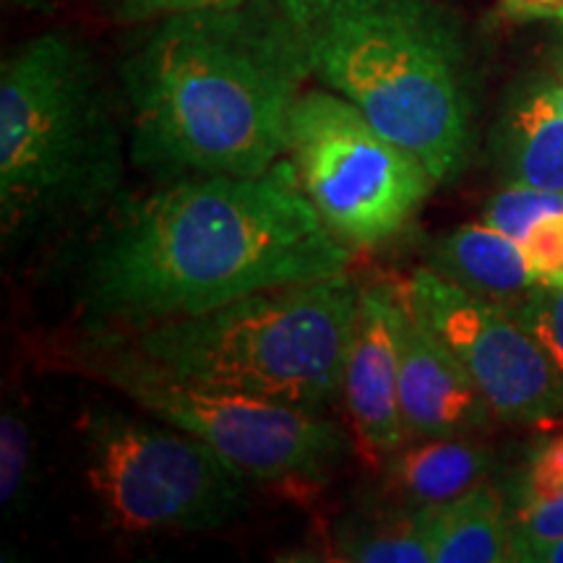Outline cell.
I'll return each mask as SVG.
<instances>
[{
  "label": "cell",
  "mask_w": 563,
  "mask_h": 563,
  "mask_svg": "<svg viewBox=\"0 0 563 563\" xmlns=\"http://www.w3.org/2000/svg\"><path fill=\"white\" fill-rule=\"evenodd\" d=\"M350 256L285 157L269 173L194 175L133 203L84 262L81 295L97 319L144 329L336 277Z\"/></svg>",
  "instance_id": "1"
},
{
  "label": "cell",
  "mask_w": 563,
  "mask_h": 563,
  "mask_svg": "<svg viewBox=\"0 0 563 563\" xmlns=\"http://www.w3.org/2000/svg\"><path fill=\"white\" fill-rule=\"evenodd\" d=\"M146 26L121 66L141 167L262 175L285 159L313 74L282 0H230Z\"/></svg>",
  "instance_id": "2"
},
{
  "label": "cell",
  "mask_w": 563,
  "mask_h": 563,
  "mask_svg": "<svg viewBox=\"0 0 563 563\" xmlns=\"http://www.w3.org/2000/svg\"><path fill=\"white\" fill-rule=\"evenodd\" d=\"M313 79L410 150L435 183L473 144L467 42L439 0H282Z\"/></svg>",
  "instance_id": "3"
},
{
  "label": "cell",
  "mask_w": 563,
  "mask_h": 563,
  "mask_svg": "<svg viewBox=\"0 0 563 563\" xmlns=\"http://www.w3.org/2000/svg\"><path fill=\"white\" fill-rule=\"evenodd\" d=\"M123 175L121 125L95 53L70 32L26 40L0 66L3 241L102 207Z\"/></svg>",
  "instance_id": "4"
},
{
  "label": "cell",
  "mask_w": 563,
  "mask_h": 563,
  "mask_svg": "<svg viewBox=\"0 0 563 563\" xmlns=\"http://www.w3.org/2000/svg\"><path fill=\"white\" fill-rule=\"evenodd\" d=\"M357 308L361 287L336 274L118 336L183 382L321 412L342 397Z\"/></svg>",
  "instance_id": "5"
},
{
  "label": "cell",
  "mask_w": 563,
  "mask_h": 563,
  "mask_svg": "<svg viewBox=\"0 0 563 563\" xmlns=\"http://www.w3.org/2000/svg\"><path fill=\"white\" fill-rule=\"evenodd\" d=\"M84 365L154 420L196 435L249 481H319L347 449L344 433L321 412L183 382L118 334L95 336Z\"/></svg>",
  "instance_id": "6"
},
{
  "label": "cell",
  "mask_w": 563,
  "mask_h": 563,
  "mask_svg": "<svg viewBox=\"0 0 563 563\" xmlns=\"http://www.w3.org/2000/svg\"><path fill=\"white\" fill-rule=\"evenodd\" d=\"M79 431L89 490L121 530H217L243 509L249 477L191 433L118 410L87 412Z\"/></svg>",
  "instance_id": "7"
},
{
  "label": "cell",
  "mask_w": 563,
  "mask_h": 563,
  "mask_svg": "<svg viewBox=\"0 0 563 563\" xmlns=\"http://www.w3.org/2000/svg\"><path fill=\"white\" fill-rule=\"evenodd\" d=\"M285 157L321 220L350 249L389 243L439 186L420 157L323 87L295 102Z\"/></svg>",
  "instance_id": "8"
},
{
  "label": "cell",
  "mask_w": 563,
  "mask_h": 563,
  "mask_svg": "<svg viewBox=\"0 0 563 563\" xmlns=\"http://www.w3.org/2000/svg\"><path fill=\"white\" fill-rule=\"evenodd\" d=\"M402 298L460 357L498 420L561 418V376L509 308L477 298L431 266L412 272Z\"/></svg>",
  "instance_id": "9"
},
{
  "label": "cell",
  "mask_w": 563,
  "mask_h": 563,
  "mask_svg": "<svg viewBox=\"0 0 563 563\" xmlns=\"http://www.w3.org/2000/svg\"><path fill=\"white\" fill-rule=\"evenodd\" d=\"M397 313L399 290L382 285L361 290L344 365L342 397L352 431L363 452L378 462H389L410 439L399 407Z\"/></svg>",
  "instance_id": "10"
},
{
  "label": "cell",
  "mask_w": 563,
  "mask_h": 563,
  "mask_svg": "<svg viewBox=\"0 0 563 563\" xmlns=\"http://www.w3.org/2000/svg\"><path fill=\"white\" fill-rule=\"evenodd\" d=\"M399 407L410 439H454L496 418L449 344L418 319L399 290Z\"/></svg>",
  "instance_id": "11"
},
{
  "label": "cell",
  "mask_w": 563,
  "mask_h": 563,
  "mask_svg": "<svg viewBox=\"0 0 563 563\" xmlns=\"http://www.w3.org/2000/svg\"><path fill=\"white\" fill-rule=\"evenodd\" d=\"M428 266L477 298L511 308L540 285L522 245L488 222L462 224L433 245Z\"/></svg>",
  "instance_id": "12"
},
{
  "label": "cell",
  "mask_w": 563,
  "mask_h": 563,
  "mask_svg": "<svg viewBox=\"0 0 563 563\" xmlns=\"http://www.w3.org/2000/svg\"><path fill=\"white\" fill-rule=\"evenodd\" d=\"M431 563H509L514 519L496 488L481 483L439 509H422Z\"/></svg>",
  "instance_id": "13"
},
{
  "label": "cell",
  "mask_w": 563,
  "mask_h": 563,
  "mask_svg": "<svg viewBox=\"0 0 563 563\" xmlns=\"http://www.w3.org/2000/svg\"><path fill=\"white\" fill-rule=\"evenodd\" d=\"M418 441L399 449L386 467L391 488L412 509H439L477 488L490 473L488 452L464 435Z\"/></svg>",
  "instance_id": "14"
},
{
  "label": "cell",
  "mask_w": 563,
  "mask_h": 563,
  "mask_svg": "<svg viewBox=\"0 0 563 563\" xmlns=\"http://www.w3.org/2000/svg\"><path fill=\"white\" fill-rule=\"evenodd\" d=\"M511 183L563 194V110L551 89H534L509 112L504 131Z\"/></svg>",
  "instance_id": "15"
},
{
  "label": "cell",
  "mask_w": 563,
  "mask_h": 563,
  "mask_svg": "<svg viewBox=\"0 0 563 563\" xmlns=\"http://www.w3.org/2000/svg\"><path fill=\"white\" fill-rule=\"evenodd\" d=\"M511 519L514 551L563 534V433L534 449Z\"/></svg>",
  "instance_id": "16"
},
{
  "label": "cell",
  "mask_w": 563,
  "mask_h": 563,
  "mask_svg": "<svg viewBox=\"0 0 563 563\" xmlns=\"http://www.w3.org/2000/svg\"><path fill=\"white\" fill-rule=\"evenodd\" d=\"M336 561L355 563H431L426 517L415 509L402 519L368 527L363 532H344L336 540Z\"/></svg>",
  "instance_id": "17"
},
{
  "label": "cell",
  "mask_w": 563,
  "mask_h": 563,
  "mask_svg": "<svg viewBox=\"0 0 563 563\" xmlns=\"http://www.w3.org/2000/svg\"><path fill=\"white\" fill-rule=\"evenodd\" d=\"M32 470V428L24 415L5 407L0 418V504L3 511L19 509Z\"/></svg>",
  "instance_id": "18"
},
{
  "label": "cell",
  "mask_w": 563,
  "mask_h": 563,
  "mask_svg": "<svg viewBox=\"0 0 563 563\" xmlns=\"http://www.w3.org/2000/svg\"><path fill=\"white\" fill-rule=\"evenodd\" d=\"M509 311L543 347L563 382V285H538Z\"/></svg>",
  "instance_id": "19"
},
{
  "label": "cell",
  "mask_w": 563,
  "mask_h": 563,
  "mask_svg": "<svg viewBox=\"0 0 563 563\" xmlns=\"http://www.w3.org/2000/svg\"><path fill=\"white\" fill-rule=\"evenodd\" d=\"M540 285H563V199L519 241Z\"/></svg>",
  "instance_id": "20"
},
{
  "label": "cell",
  "mask_w": 563,
  "mask_h": 563,
  "mask_svg": "<svg viewBox=\"0 0 563 563\" xmlns=\"http://www.w3.org/2000/svg\"><path fill=\"white\" fill-rule=\"evenodd\" d=\"M220 3H230V0H97L104 16L118 21V24L136 26L175 16V13L199 11Z\"/></svg>",
  "instance_id": "21"
},
{
  "label": "cell",
  "mask_w": 563,
  "mask_h": 563,
  "mask_svg": "<svg viewBox=\"0 0 563 563\" xmlns=\"http://www.w3.org/2000/svg\"><path fill=\"white\" fill-rule=\"evenodd\" d=\"M511 19H555L563 21V0H501Z\"/></svg>",
  "instance_id": "22"
},
{
  "label": "cell",
  "mask_w": 563,
  "mask_h": 563,
  "mask_svg": "<svg viewBox=\"0 0 563 563\" xmlns=\"http://www.w3.org/2000/svg\"><path fill=\"white\" fill-rule=\"evenodd\" d=\"M514 559L519 563H563V534L561 538L545 540V543L517 548Z\"/></svg>",
  "instance_id": "23"
},
{
  "label": "cell",
  "mask_w": 563,
  "mask_h": 563,
  "mask_svg": "<svg viewBox=\"0 0 563 563\" xmlns=\"http://www.w3.org/2000/svg\"><path fill=\"white\" fill-rule=\"evenodd\" d=\"M13 5H21V9H30V11H45L51 0H9Z\"/></svg>",
  "instance_id": "24"
},
{
  "label": "cell",
  "mask_w": 563,
  "mask_h": 563,
  "mask_svg": "<svg viewBox=\"0 0 563 563\" xmlns=\"http://www.w3.org/2000/svg\"><path fill=\"white\" fill-rule=\"evenodd\" d=\"M551 89V95H553V100L559 102V108L563 110V84H555V87H548Z\"/></svg>",
  "instance_id": "25"
}]
</instances>
